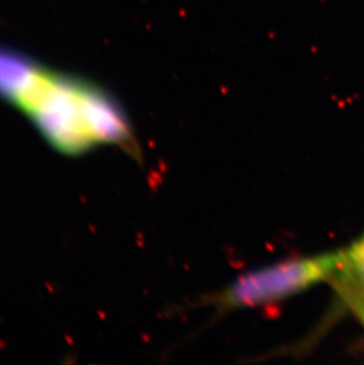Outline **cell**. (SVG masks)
Segmentation results:
<instances>
[{
	"mask_svg": "<svg viewBox=\"0 0 364 365\" xmlns=\"http://www.w3.org/2000/svg\"><path fill=\"white\" fill-rule=\"evenodd\" d=\"M19 108L54 148L68 155L98 145L136 149L123 111L107 93L88 83L46 71Z\"/></svg>",
	"mask_w": 364,
	"mask_h": 365,
	"instance_id": "obj_1",
	"label": "cell"
},
{
	"mask_svg": "<svg viewBox=\"0 0 364 365\" xmlns=\"http://www.w3.org/2000/svg\"><path fill=\"white\" fill-rule=\"evenodd\" d=\"M343 251L288 259L238 277L208 299L221 311L253 309L295 296L316 284L333 280Z\"/></svg>",
	"mask_w": 364,
	"mask_h": 365,
	"instance_id": "obj_2",
	"label": "cell"
},
{
	"mask_svg": "<svg viewBox=\"0 0 364 365\" xmlns=\"http://www.w3.org/2000/svg\"><path fill=\"white\" fill-rule=\"evenodd\" d=\"M45 73L21 53L0 48V96L16 107L28 100Z\"/></svg>",
	"mask_w": 364,
	"mask_h": 365,
	"instance_id": "obj_3",
	"label": "cell"
},
{
	"mask_svg": "<svg viewBox=\"0 0 364 365\" xmlns=\"http://www.w3.org/2000/svg\"><path fill=\"white\" fill-rule=\"evenodd\" d=\"M340 269L333 278V285H344L364 293V235L344 248Z\"/></svg>",
	"mask_w": 364,
	"mask_h": 365,
	"instance_id": "obj_4",
	"label": "cell"
},
{
	"mask_svg": "<svg viewBox=\"0 0 364 365\" xmlns=\"http://www.w3.org/2000/svg\"><path fill=\"white\" fill-rule=\"evenodd\" d=\"M335 289L348 309L356 316L364 327V293L349 286L335 285Z\"/></svg>",
	"mask_w": 364,
	"mask_h": 365,
	"instance_id": "obj_5",
	"label": "cell"
}]
</instances>
